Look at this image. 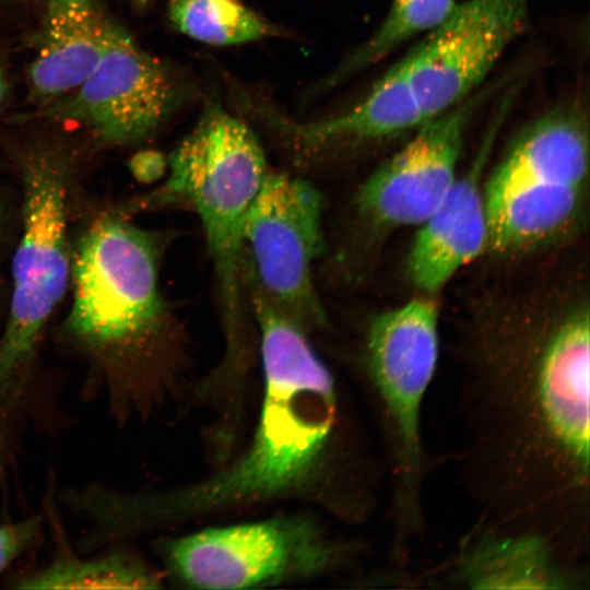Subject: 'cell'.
Instances as JSON below:
<instances>
[{
  "mask_svg": "<svg viewBox=\"0 0 590 590\" xmlns=\"http://www.w3.org/2000/svg\"><path fill=\"white\" fill-rule=\"evenodd\" d=\"M165 238L116 205L94 212L74 233L70 305L59 341L86 367L85 391L117 417L135 399L172 330L160 287Z\"/></svg>",
  "mask_w": 590,
  "mask_h": 590,
  "instance_id": "obj_2",
  "label": "cell"
},
{
  "mask_svg": "<svg viewBox=\"0 0 590 590\" xmlns=\"http://www.w3.org/2000/svg\"><path fill=\"white\" fill-rule=\"evenodd\" d=\"M473 165L457 178L437 210L423 223L409 256L413 283L427 293L438 292L463 266L487 247V216L481 173L497 123Z\"/></svg>",
  "mask_w": 590,
  "mask_h": 590,
  "instance_id": "obj_12",
  "label": "cell"
},
{
  "mask_svg": "<svg viewBox=\"0 0 590 590\" xmlns=\"http://www.w3.org/2000/svg\"><path fill=\"white\" fill-rule=\"evenodd\" d=\"M588 170L587 121L579 108L565 106L526 127L494 174L582 188Z\"/></svg>",
  "mask_w": 590,
  "mask_h": 590,
  "instance_id": "obj_15",
  "label": "cell"
},
{
  "mask_svg": "<svg viewBox=\"0 0 590 590\" xmlns=\"http://www.w3.org/2000/svg\"><path fill=\"white\" fill-rule=\"evenodd\" d=\"M322 208L311 184L270 170L245 224L244 274L305 330L327 319L312 279L323 241Z\"/></svg>",
  "mask_w": 590,
  "mask_h": 590,
  "instance_id": "obj_5",
  "label": "cell"
},
{
  "mask_svg": "<svg viewBox=\"0 0 590 590\" xmlns=\"http://www.w3.org/2000/svg\"><path fill=\"white\" fill-rule=\"evenodd\" d=\"M581 190L493 174L484 188L487 247L506 252L553 237L578 214Z\"/></svg>",
  "mask_w": 590,
  "mask_h": 590,
  "instance_id": "obj_14",
  "label": "cell"
},
{
  "mask_svg": "<svg viewBox=\"0 0 590 590\" xmlns=\"http://www.w3.org/2000/svg\"><path fill=\"white\" fill-rule=\"evenodd\" d=\"M158 579L135 555L111 550L94 557L64 550L45 567L24 575L19 589H143L158 587Z\"/></svg>",
  "mask_w": 590,
  "mask_h": 590,
  "instance_id": "obj_16",
  "label": "cell"
},
{
  "mask_svg": "<svg viewBox=\"0 0 590 590\" xmlns=\"http://www.w3.org/2000/svg\"><path fill=\"white\" fill-rule=\"evenodd\" d=\"M455 5V0H392L376 32L331 73L324 86L342 83L379 62L408 40L427 34L448 16Z\"/></svg>",
  "mask_w": 590,
  "mask_h": 590,
  "instance_id": "obj_17",
  "label": "cell"
},
{
  "mask_svg": "<svg viewBox=\"0 0 590 590\" xmlns=\"http://www.w3.org/2000/svg\"><path fill=\"white\" fill-rule=\"evenodd\" d=\"M477 103L469 96L420 126L363 184L356 197L361 214L385 226L423 224L457 179L463 134Z\"/></svg>",
  "mask_w": 590,
  "mask_h": 590,
  "instance_id": "obj_9",
  "label": "cell"
},
{
  "mask_svg": "<svg viewBox=\"0 0 590 590\" xmlns=\"http://www.w3.org/2000/svg\"><path fill=\"white\" fill-rule=\"evenodd\" d=\"M161 156L154 151H143L133 155L130 160V169L134 177L141 180H150L161 169Z\"/></svg>",
  "mask_w": 590,
  "mask_h": 590,
  "instance_id": "obj_21",
  "label": "cell"
},
{
  "mask_svg": "<svg viewBox=\"0 0 590 590\" xmlns=\"http://www.w3.org/2000/svg\"><path fill=\"white\" fill-rule=\"evenodd\" d=\"M168 16L178 32L213 46L240 45L274 34L243 0H168Z\"/></svg>",
  "mask_w": 590,
  "mask_h": 590,
  "instance_id": "obj_18",
  "label": "cell"
},
{
  "mask_svg": "<svg viewBox=\"0 0 590 590\" xmlns=\"http://www.w3.org/2000/svg\"><path fill=\"white\" fill-rule=\"evenodd\" d=\"M181 94L170 68L114 21L93 71L72 92L44 105L38 117L83 127L98 148L131 146L153 135Z\"/></svg>",
  "mask_w": 590,
  "mask_h": 590,
  "instance_id": "obj_6",
  "label": "cell"
},
{
  "mask_svg": "<svg viewBox=\"0 0 590 590\" xmlns=\"http://www.w3.org/2000/svg\"><path fill=\"white\" fill-rule=\"evenodd\" d=\"M413 587L471 590H588L590 567L570 562L545 538L475 522L442 564L398 575Z\"/></svg>",
  "mask_w": 590,
  "mask_h": 590,
  "instance_id": "obj_10",
  "label": "cell"
},
{
  "mask_svg": "<svg viewBox=\"0 0 590 590\" xmlns=\"http://www.w3.org/2000/svg\"><path fill=\"white\" fill-rule=\"evenodd\" d=\"M44 517L33 515L16 522L0 524V575L38 540Z\"/></svg>",
  "mask_w": 590,
  "mask_h": 590,
  "instance_id": "obj_19",
  "label": "cell"
},
{
  "mask_svg": "<svg viewBox=\"0 0 590 590\" xmlns=\"http://www.w3.org/2000/svg\"><path fill=\"white\" fill-rule=\"evenodd\" d=\"M12 204L9 197L0 188V296L3 293L4 264L12 251L19 233V204Z\"/></svg>",
  "mask_w": 590,
  "mask_h": 590,
  "instance_id": "obj_20",
  "label": "cell"
},
{
  "mask_svg": "<svg viewBox=\"0 0 590 590\" xmlns=\"http://www.w3.org/2000/svg\"><path fill=\"white\" fill-rule=\"evenodd\" d=\"M10 157L21 196L0 335L3 410L13 409L25 392L46 327L69 292L83 162L79 145L48 135L14 144Z\"/></svg>",
  "mask_w": 590,
  "mask_h": 590,
  "instance_id": "obj_3",
  "label": "cell"
},
{
  "mask_svg": "<svg viewBox=\"0 0 590 590\" xmlns=\"http://www.w3.org/2000/svg\"><path fill=\"white\" fill-rule=\"evenodd\" d=\"M302 518L209 528L172 541V569L201 589H245L327 568L342 555Z\"/></svg>",
  "mask_w": 590,
  "mask_h": 590,
  "instance_id": "obj_7",
  "label": "cell"
},
{
  "mask_svg": "<svg viewBox=\"0 0 590 590\" xmlns=\"http://www.w3.org/2000/svg\"><path fill=\"white\" fill-rule=\"evenodd\" d=\"M113 23L97 0H47L28 70L31 98L44 106L76 88L101 59Z\"/></svg>",
  "mask_w": 590,
  "mask_h": 590,
  "instance_id": "obj_13",
  "label": "cell"
},
{
  "mask_svg": "<svg viewBox=\"0 0 590 590\" xmlns=\"http://www.w3.org/2000/svg\"><path fill=\"white\" fill-rule=\"evenodd\" d=\"M248 304L261 350L264 391L248 450L231 468L180 494H137L132 511L151 528L184 514L270 498L305 483L337 430L339 399L332 374L306 330L248 278Z\"/></svg>",
  "mask_w": 590,
  "mask_h": 590,
  "instance_id": "obj_1",
  "label": "cell"
},
{
  "mask_svg": "<svg viewBox=\"0 0 590 590\" xmlns=\"http://www.w3.org/2000/svg\"><path fill=\"white\" fill-rule=\"evenodd\" d=\"M261 116L300 158H314L347 144L397 135L425 122L402 59L374 83L362 101L338 115L302 122L270 109H263Z\"/></svg>",
  "mask_w": 590,
  "mask_h": 590,
  "instance_id": "obj_11",
  "label": "cell"
},
{
  "mask_svg": "<svg viewBox=\"0 0 590 590\" xmlns=\"http://www.w3.org/2000/svg\"><path fill=\"white\" fill-rule=\"evenodd\" d=\"M134 3L139 5H145L150 0H132Z\"/></svg>",
  "mask_w": 590,
  "mask_h": 590,
  "instance_id": "obj_23",
  "label": "cell"
},
{
  "mask_svg": "<svg viewBox=\"0 0 590 590\" xmlns=\"http://www.w3.org/2000/svg\"><path fill=\"white\" fill-rule=\"evenodd\" d=\"M529 0H465L402 58L425 122L474 92L523 31Z\"/></svg>",
  "mask_w": 590,
  "mask_h": 590,
  "instance_id": "obj_8",
  "label": "cell"
},
{
  "mask_svg": "<svg viewBox=\"0 0 590 590\" xmlns=\"http://www.w3.org/2000/svg\"><path fill=\"white\" fill-rule=\"evenodd\" d=\"M4 95H5V80H4L3 71L0 67V107L3 103Z\"/></svg>",
  "mask_w": 590,
  "mask_h": 590,
  "instance_id": "obj_22",
  "label": "cell"
},
{
  "mask_svg": "<svg viewBox=\"0 0 590 590\" xmlns=\"http://www.w3.org/2000/svg\"><path fill=\"white\" fill-rule=\"evenodd\" d=\"M269 172L252 129L212 105L172 153L164 181L153 191L117 205L128 216L175 206L198 216L214 270L231 357L245 347L250 330L252 317L244 281L245 224Z\"/></svg>",
  "mask_w": 590,
  "mask_h": 590,
  "instance_id": "obj_4",
  "label": "cell"
}]
</instances>
